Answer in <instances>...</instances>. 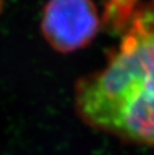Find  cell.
<instances>
[{"label": "cell", "mask_w": 154, "mask_h": 155, "mask_svg": "<svg viewBox=\"0 0 154 155\" xmlns=\"http://www.w3.org/2000/svg\"><path fill=\"white\" fill-rule=\"evenodd\" d=\"M99 23L92 0H49L42 8L40 28L53 50L70 53L95 39Z\"/></svg>", "instance_id": "7a4b0ae2"}, {"label": "cell", "mask_w": 154, "mask_h": 155, "mask_svg": "<svg viewBox=\"0 0 154 155\" xmlns=\"http://www.w3.org/2000/svg\"><path fill=\"white\" fill-rule=\"evenodd\" d=\"M138 10L137 0H108L104 10V22L118 28H126Z\"/></svg>", "instance_id": "3957f363"}, {"label": "cell", "mask_w": 154, "mask_h": 155, "mask_svg": "<svg viewBox=\"0 0 154 155\" xmlns=\"http://www.w3.org/2000/svg\"><path fill=\"white\" fill-rule=\"evenodd\" d=\"M152 10L154 11V0H152Z\"/></svg>", "instance_id": "277c9868"}, {"label": "cell", "mask_w": 154, "mask_h": 155, "mask_svg": "<svg viewBox=\"0 0 154 155\" xmlns=\"http://www.w3.org/2000/svg\"><path fill=\"white\" fill-rule=\"evenodd\" d=\"M1 7H2V0H0V10H1Z\"/></svg>", "instance_id": "5b68a950"}, {"label": "cell", "mask_w": 154, "mask_h": 155, "mask_svg": "<svg viewBox=\"0 0 154 155\" xmlns=\"http://www.w3.org/2000/svg\"><path fill=\"white\" fill-rule=\"evenodd\" d=\"M75 108L91 127L154 147V11L138 10L118 48L75 87Z\"/></svg>", "instance_id": "6da1fadb"}]
</instances>
